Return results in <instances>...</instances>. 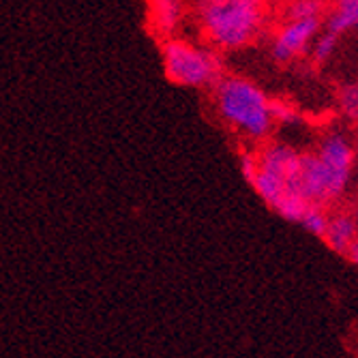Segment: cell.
Listing matches in <instances>:
<instances>
[{"mask_svg": "<svg viewBox=\"0 0 358 358\" xmlns=\"http://www.w3.org/2000/svg\"><path fill=\"white\" fill-rule=\"evenodd\" d=\"M299 164L301 155L287 144H268L257 150V172L251 185L268 206L277 208L287 195H296L294 178Z\"/></svg>", "mask_w": 358, "mask_h": 358, "instance_id": "obj_4", "label": "cell"}, {"mask_svg": "<svg viewBox=\"0 0 358 358\" xmlns=\"http://www.w3.org/2000/svg\"><path fill=\"white\" fill-rule=\"evenodd\" d=\"M337 43H339V37L331 35L329 30H320V35L315 37V41H313V45H311L309 52H311V56H313L317 62H327V60L335 54Z\"/></svg>", "mask_w": 358, "mask_h": 358, "instance_id": "obj_10", "label": "cell"}, {"mask_svg": "<svg viewBox=\"0 0 358 358\" xmlns=\"http://www.w3.org/2000/svg\"><path fill=\"white\" fill-rule=\"evenodd\" d=\"M339 108L350 120H358V86H343L339 92Z\"/></svg>", "mask_w": 358, "mask_h": 358, "instance_id": "obj_13", "label": "cell"}, {"mask_svg": "<svg viewBox=\"0 0 358 358\" xmlns=\"http://www.w3.org/2000/svg\"><path fill=\"white\" fill-rule=\"evenodd\" d=\"M301 225L305 227L309 234L324 238V232H327V225H329V215L324 213L322 206H311L305 213V217L301 219Z\"/></svg>", "mask_w": 358, "mask_h": 358, "instance_id": "obj_11", "label": "cell"}, {"mask_svg": "<svg viewBox=\"0 0 358 358\" xmlns=\"http://www.w3.org/2000/svg\"><path fill=\"white\" fill-rule=\"evenodd\" d=\"M315 155H317V159L333 174H337L339 178L350 180L352 164H354V150H352L350 140L343 134H331V136H327V138L320 142Z\"/></svg>", "mask_w": 358, "mask_h": 358, "instance_id": "obj_6", "label": "cell"}, {"mask_svg": "<svg viewBox=\"0 0 358 358\" xmlns=\"http://www.w3.org/2000/svg\"><path fill=\"white\" fill-rule=\"evenodd\" d=\"M238 161H241V172L243 176L251 182L255 172H257V152L255 150H243L238 155Z\"/></svg>", "mask_w": 358, "mask_h": 358, "instance_id": "obj_15", "label": "cell"}, {"mask_svg": "<svg viewBox=\"0 0 358 358\" xmlns=\"http://www.w3.org/2000/svg\"><path fill=\"white\" fill-rule=\"evenodd\" d=\"M271 110H273V120H275V122H281V124H292V122H296V120H299V114H296V110L292 108L289 103H285V101H279V99H275V101H273V106H271Z\"/></svg>", "mask_w": 358, "mask_h": 358, "instance_id": "obj_14", "label": "cell"}, {"mask_svg": "<svg viewBox=\"0 0 358 358\" xmlns=\"http://www.w3.org/2000/svg\"><path fill=\"white\" fill-rule=\"evenodd\" d=\"M322 30V17H283L271 45L273 58L287 62L309 52Z\"/></svg>", "mask_w": 358, "mask_h": 358, "instance_id": "obj_5", "label": "cell"}, {"mask_svg": "<svg viewBox=\"0 0 358 358\" xmlns=\"http://www.w3.org/2000/svg\"><path fill=\"white\" fill-rule=\"evenodd\" d=\"M358 238V219L350 213L329 215V225L324 232V241L337 253H348V249Z\"/></svg>", "mask_w": 358, "mask_h": 358, "instance_id": "obj_8", "label": "cell"}, {"mask_svg": "<svg viewBox=\"0 0 358 358\" xmlns=\"http://www.w3.org/2000/svg\"><path fill=\"white\" fill-rule=\"evenodd\" d=\"M324 5L313 3V0H299V3H289L285 7L283 17H322Z\"/></svg>", "mask_w": 358, "mask_h": 358, "instance_id": "obj_12", "label": "cell"}, {"mask_svg": "<svg viewBox=\"0 0 358 358\" xmlns=\"http://www.w3.org/2000/svg\"><path fill=\"white\" fill-rule=\"evenodd\" d=\"M198 22L213 48L241 50L262 32L266 7L255 0H208L198 5Z\"/></svg>", "mask_w": 358, "mask_h": 358, "instance_id": "obj_2", "label": "cell"}, {"mask_svg": "<svg viewBox=\"0 0 358 358\" xmlns=\"http://www.w3.org/2000/svg\"><path fill=\"white\" fill-rule=\"evenodd\" d=\"M345 255H348V257L352 259V262H354V264L358 266V238H356V243H354V245H352V247L348 249V253H345Z\"/></svg>", "mask_w": 358, "mask_h": 358, "instance_id": "obj_16", "label": "cell"}, {"mask_svg": "<svg viewBox=\"0 0 358 358\" xmlns=\"http://www.w3.org/2000/svg\"><path fill=\"white\" fill-rule=\"evenodd\" d=\"M185 17V5L178 0H155L146 7V22L150 32L164 41L174 39V32L178 30Z\"/></svg>", "mask_w": 358, "mask_h": 358, "instance_id": "obj_7", "label": "cell"}, {"mask_svg": "<svg viewBox=\"0 0 358 358\" xmlns=\"http://www.w3.org/2000/svg\"><path fill=\"white\" fill-rule=\"evenodd\" d=\"M161 62L170 82L189 88L215 86L223 78L219 56L185 39H168L161 43Z\"/></svg>", "mask_w": 358, "mask_h": 358, "instance_id": "obj_3", "label": "cell"}, {"mask_svg": "<svg viewBox=\"0 0 358 358\" xmlns=\"http://www.w3.org/2000/svg\"><path fill=\"white\" fill-rule=\"evenodd\" d=\"M273 99L247 78L223 76L215 84V108L221 120L249 142H262L273 131Z\"/></svg>", "mask_w": 358, "mask_h": 358, "instance_id": "obj_1", "label": "cell"}, {"mask_svg": "<svg viewBox=\"0 0 358 358\" xmlns=\"http://www.w3.org/2000/svg\"><path fill=\"white\" fill-rule=\"evenodd\" d=\"M354 28H358V0H343V3H337L327 20V30L335 37H341Z\"/></svg>", "mask_w": 358, "mask_h": 358, "instance_id": "obj_9", "label": "cell"}]
</instances>
